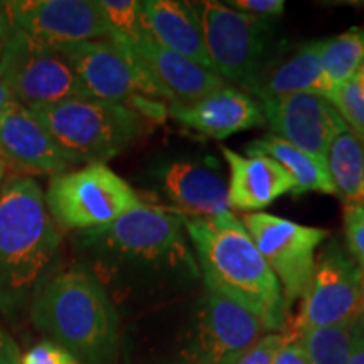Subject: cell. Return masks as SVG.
<instances>
[{
    "mask_svg": "<svg viewBox=\"0 0 364 364\" xmlns=\"http://www.w3.org/2000/svg\"><path fill=\"white\" fill-rule=\"evenodd\" d=\"M169 115L181 125L218 140L265 124L260 105L230 86L193 105H171Z\"/></svg>",
    "mask_w": 364,
    "mask_h": 364,
    "instance_id": "e0dca14e",
    "label": "cell"
},
{
    "mask_svg": "<svg viewBox=\"0 0 364 364\" xmlns=\"http://www.w3.org/2000/svg\"><path fill=\"white\" fill-rule=\"evenodd\" d=\"M6 171H7V164L4 161L2 157H0V188H2L4 184V177H6Z\"/></svg>",
    "mask_w": 364,
    "mask_h": 364,
    "instance_id": "8d00e7d4",
    "label": "cell"
},
{
    "mask_svg": "<svg viewBox=\"0 0 364 364\" xmlns=\"http://www.w3.org/2000/svg\"><path fill=\"white\" fill-rule=\"evenodd\" d=\"M0 83L14 102L29 110L65 100L91 98L56 46L12 26L0 54Z\"/></svg>",
    "mask_w": 364,
    "mask_h": 364,
    "instance_id": "52a82bcc",
    "label": "cell"
},
{
    "mask_svg": "<svg viewBox=\"0 0 364 364\" xmlns=\"http://www.w3.org/2000/svg\"><path fill=\"white\" fill-rule=\"evenodd\" d=\"M0 157L22 176L63 174L73 167L29 108L11 102L0 110Z\"/></svg>",
    "mask_w": 364,
    "mask_h": 364,
    "instance_id": "2e32d148",
    "label": "cell"
},
{
    "mask_svg": "<svg viewBox=\"0 0 364 364\" xmlns=\"http://www.w3.org/2000/svg\"><path fill=\"white\" fill-rule=\"evenodd\" d=\"M285 341L287 332H270L262 336L247 353L236 359L235 364H273Z\"/></svg>",
    "mask_w": 364,
    "mask_h": 364,
    "instance_id": "f1b7e54d",
    "label": "cell"
},
{
    "mask_svg": "<svg viewBox=\"0 0 364 364\" xmlns=\"http://www.w3.org/2000/svg\"><path fill=\"white\" fill-rule=\"evenodd\" d=\"M31 112L73 166L105 164L144 132V118L134 108L97 98L65 100Z\"/></svg>",
    "mask_w": 364,
    "mask_h": 364,
    "instance_id": "5b68a950",
    "label": "cell"
},
{
    "mask_svg": "<svg viewBox=\"0 0 364 364\" xmlns=\"http://www.w3.org/2000/svg\"><path fill=\"white\" fill-rule=\"evenodd\" d=\"M343 218L348 252L364 273V201L344 204Z\"/></svg>",
    "mask_w": 364,
    "mask_h": 364,
    "instance_id": "83f0119b",
    "label": "cell"
},
{
    "mask_svg": "<svg viewBox=\"0 0 364 364\" xmlns=\"http://www.w3.org/2000/svg\"><path fill=\"white\" fill-rule=\"evenodd\" d=\"M142 29L164 48L191 59L206 70L215 71L204 43L201 24L189 2H142Z\"/></svg>",
    "mask_w": 364,
    "mask_h": 364,
    "instance_id": "ffe728a7",
    "label": "cell"
},
{
    "mask_svg": "<svg viewBox=\"0 0 364 364\" xmlns=\"http://www.w3.org/2000/svg\"><path fill=\"white\" fill-rule=\"evenodd\" d=\"M208 290L255 314L267 331H282L287 307L280 282L233 213L213 218L182 216Z\"/></svg>",
    "mask_w": 364,
    "mask_h": 364,
    "instance_id": "7a4b0ae2",
    "label": "cell"
},
{
    "mask_svg": "<svg viewBox=\"0 0 364 364\" xmlns=\"http://www.w3.org/2000/svg\"><path fill=\"white\" fill-rule=\"evenodd\" d=\"M34 326L83 364H115L120 324L112 297L81 265L51 272L29 304Z\"/></svg>",
    "mask_w": 364,
    "mask_h": 364,
    "instance_id": "3957f363",
    "label": "cell"
},
{
    "mask_svg": "<svg viewBox=\"0 0 364 364\" xmlns=\"http://www.w3.org/2000/svg\"><path fill=\"white\" fill-rule=\"evenodd\" d=\"M262 112L273 135L326 161L327 149L344 120L329 100L314 93H294L265 98Z\"/></svg>",
    "mask_w": 364,
    "mask_h": 364,
    "instance_id": "5bb4252c",
    "label": "cell"
},
{
    "mask_svg": "<svg viewBox=\"0 0 364 364\" xmlns=\"http://www.w3.org/2000/svg\"><path fill=\"white\" fill-rule=\"evenodd\" d=\"M21 364H83L65 348L46 339L22 354Z\"/></svg>",
    "mask_w": 364,
    "mask_h": 364,
    "instance_id": "f546056e",
    "label": "cell"
},
{
    "mask_svg": "<svg viewBox=\"0 0 364 364\" xmlns=\"http://www.w3.org/2000/svg\"><path fill=\"white\" fill-rule=\"evenodd\" d=\"M161 188L181 216L213 218L230 213L226 181L208 162L169 164L161 172Z\"/></svg>",
    "mask_w": 364,
    "mask_h": 364,
    "instance_id": "d6986e66",
    "label": "cell"
},
{
    "mask_svg": "<svg viewBox=\"0 0 364 364\" xmlns=\"http://www.w3.org/2000/svg\"><path fill=\"white\" fill-rule=\"evenodd\" d=\"M265 331L248 309L208 290L198 307L189 364H235Z\"/></svg>",
    "mask_w": 364,
    "mask_h": 364,
    "instance_id": "7c38bea8",
    "label": "cell"
},
{
    "mask_svg": "<svg viewBox=\"0 0 364 364\" xmlns=\"http://www.w3.org/2000/svg\"><path fill=\"white\" fill-rule=\"evenodd\" d=\"M321 63L336 90L364 65V29L351 27L343 34L321 41Z\"/></svg>",
    "mask_w": 364,
    "mask_h": 364,
    "instance_id": "cb8c5ba5",
    "label": "cell"
},
{
    "mask_svg": "<svg viewBox=\"0 0 364 364\" xmlns=\"http://www.w3.org/2000/svg\"><path fill=\"white\" fill-rule=\"evenodd\" d=\"M115 41H130L142 33V2L136 0H98Z\"/></svg>",
    "mask_w": 364,
    "mask_h": 364,
    "instance_id": "4316f807",
    "label": "cell"
},
{
    "mask_svg": "<svg viewBox=\"0 0 364 364\" xmlns=\"http://www.w3.org/2000/svg\"><path fill=\"white\" fill-rule=\"evenodd\" d=\"M273 364H307V359L304 356L302 348H300L299 341L295 336L287 332V341L282 346V349L277 354L275 363Z\"/></svg>",
    "mask_w": 364,
    "mask_h": 364,
    "instance_id": "1f68e13d",
    "label": "cell"
},
{
    "mask_svg": "<svg viewBox=\"0 0 364 364\" xmlns=\"http://www.w3.org/2000/svg\"><path fill=\"white\" fill-rule=\"evenodd\" d=\"M115 43L127 49L130 56L156 80L171 105H193L228 86L218 73L164 48L144 31L134 39Z\"/></svg>",
    "mask_w": 364,
    "mask_h": 364,
    "instance_id": "9a60e30c",
    "label": "cell"
},
{
    "mask_svg": "<svg viewBox=\"0 0 364 364\" xmlns=\"http://www.w3.org/2000/svg\"><path fill=\"white\" fill-rule=\"evenodd\" d=\"M346 364H364V311L354 321L353 346Z\"/></svg>",
    "mask_w": 364,
    "mask_h": 364,
    "instance_id": "d6a6232c",
    "label": "cell"
},
{
    "mask_svg": "<svg viewBox=\"0 0 364 364\" xmlns=\"http://www.w3.org/2000/svg\"><path fill=\"white\" fill-rule=\"evenodd\" d=\"M11 102H14L12 97H11V93H9V91L6 90V86L0 83V110H2V108L6 107V105L11 103Z\"/></svg>",
    "mask_w": 364,
    "mask_h": 364,
    "instance_id": "d590c367",
    "label": "cell"
},
{
    "mask_svg": "<svg viewBox=\"0 0 364 364\" xmlns=\"http://www.w3.org/2000/svg\"><path fill=\"white\" fill-rule=\"evenodd\" d=\"M2 4L9 24L48 44L112 38L98 0H9Z\"/></svg>",
    "mask_w": 364,
    "mask_h": 364,
    "instance_id": "4fadbf2b",
    "label": "cell"
},
{
    "mask_svg": "<svg viewBox=\"0 0 364 364\" xmlns=\"http://www.w3.org/2000/svg\"><path fill=\"white\" fill-rule=\"evenodd\" d=\"M46 208L61 231H88L112 225L142 201L107 164H88L51 177Z\"/></svg>",
    "mask_w": 364,
    "mask_h": 364,
    "instance_id": "8992f818",
    "label": "cell"
},
{
    "mask_svg": "<svg viewBox=\"0 0 364 364\" xmlns=\"http://www.w3.org/2000/svg\"><path fill=\"white\" fill-rule=\"evenodd\" d=\"M9 31H11V24H9L6 11H4V4L0 2V54H2L4 44H6L7 41Z\"/></svg>",
    "mask_w": 364,
    "mask_h": 364,
    "instance_id": "e575fe53",
    "label": "cell"
},
{
    "mask_svg": "<svg viewBox=\"0 0 364 364\" xmlns=\"http://www.w3.org/2000/svg\"><path fill=\"white\" fill-rule=\"evenodd\" d=\"M230 167L228 201L230 209L245 213H262L287 193H292L294 181L279 162L262 152L241 156L235 150L221 147Z\"/></svg>",
    "mask_w": 364,
    "mask_h": 364,
    "instance_id": "ac0fdd59",
    "label": "cell"
},
{
    "mask_svg": "<svg viewBox=\"0 0 364 364\" xmlns=\"http://www.w3.org/2000/svg\"><path fill=\"white\" fill-rule=\"evenodd\" d=\"M61 230L46 208L39 182L11 176L0 188V312L12 316L31 304L53 272Z\"/></svg>",
    "mask_w": 364,
    "mask_h": 364,
    "instance_id": "277c9868",
    "label": "cell"
},
{
    "mask_svg": "<svg viewBox=\"0 0 364 364\" xmlns=\"http://www.w3.org/2000/svg\"><path fill=\"white\" fill-rule=\"evenodd\" d=\"M289 334L356 321L364 311V273L351 253L332 240L316 258L312 282Z\"/></svg>",
    "mask_w": 364,
    "mask_h": 364,
    "instance_id": "8fae6325",
    "label": "cell"
},
{
    "mask_svg": "<svg viewBox=\"0 0 364 364\" xmlns=\"http://www.w3.org/2000/svg\"><path fill=\"white\" fill-rule=\"evenodd\" d=\"M252 152L265 154L289 172L294 181V196H300L307 191L336 196V188L332 184L326 161L304 152L280 136L265 135L262 139L253 140L247 147V154Z\"/></svg>",
    "mask_w": 364,
    "mask_h": 364,
    "instance_id": "7402d4cb",
    "label": "cell"
},
{
    "mask_svg": "<svg viewBox=\"0 0 364 364\" xmlns=\"http://www.w3.org/2000/svg\"><path fill=\"white\" fill-rule=\"evenodd\" d=\"M326 164L344 204L364 201V139L344 124L332 136Z\"/></svg>",
    "mask_w": 364,
    "mask_h": 364,
    "instance_id": "603a6c76",
    "label": "cell"
},
{
    "mask_svg": "<svg viewBox=\"0 0 364 364\" xmlns=\"http://www.w3.org/2000/svg\"><path fill=\"white\" fill-rule=\"evenodd\" d=\"M241 223L280 282L289 311L295 300L306 297L316 268L317 248L327 240L329 231L263 211L245 215Z\"/></svg>",
    "mask_w": 364,
    "mask_h": 364,
    "instance_id": "30bf717a",
    "label": "cell"
},
{
    "mask_svg": "<svg viewBox=\"0 0 364 364\" xmlns=\"http://www.w3.org/2000/svg\"><path fill=\"white\" fill-rule=\"evenodd\" d=\"M331 103L344 124L364 139V65L348 83L336 90Z\"/></svg>",
    "mask_w": 364,
    "mask_h": 364,
    "instance_id": "484cf974",
    "label": "cell"
},
{
    "mask_svg": "<svg viewBox=\"0 0 364 364\" xmlns=\"http://www.w3.org/2000/svg\"><path fill=\"white\" fill-rule=\"evenodd\" d=\"M91 98L125 105L135 110L142 100H167L156 80L127 49L112 39L58 44Z\"/></svg>",
    "mask_w": 364,
    "mask_h": 364,
    "instance_id": "9c48e42d",
    "label": "cell"
},
{
    "mask_svg": "<svg viewBox=\"0 0 364 364\" xmlns=\"http://www.w3.org/2000/svg\"><path fill=\"white\" fill-rule=\"evenodd\" d=\"M260 100L294 93H314L332 100L336 86L321 63V41L299 46L284 61H270L250 90Z\"/></svg>",
    "mask_w": 364,
    "mask_h": 364,
    "instance_id": "44dd1931",
    "label": "cell"
},
{
    "mask_svg": "<svg viewBox=\"0 0 364 364\" xmlns=\"http://www.w3.org/2000/svg\"><path fill=\"white\" fill-rule=\"evenodd\" d=\"M21 358L22 354L19 351V346L0 326V364H21Z\"/></svg>",
    "mask_w": 364,
    "mask_h": 364,
    "instance_id": "836d02e7",
    "label": "cell"
},
{
    "mask_svg": "<svg viewBox=\"0 0 364 364\" xmlns=\"http://www.w3.org/2000/svg\"><path fill=\"white\" fill-rule=\"evenodd\" d=\"M201 24L213 68L223 80L252 90L268 61L270 26L262 17L235 11L223 2L191 4Z\"/></svg>",
    "mask_w": 364,
    "mask_h": 364,
    "instance_id": "ba28073f",
    "label": "cell"
},
{
    "mask_svg": "<svg viewBox=\"0 0 364 364\" xmlns=\"http://www.w3.org/2000/svg\"><path fill=\"white\" fill-rule=\"evenodd\" d=\"M353 329L354 321L307 329L295 338L302 348L307 364H346L351 353Z\"/></svg>",
    "mask_w": 364,
    "mask_h": 364,
    "instance_id": "d4e9b609",
    "label": "cell"
},
{
    "mask_svg": "<svg viewBox=\"0 0 364 364\" xmlns=\"http://www.w3.org/2000/svg\"><path fill=\"white\" fill-rule=\"evenodd\" d=\"M78 265L117 297L196 282L199 267L182 216L140 204L112 225L73 236Z\"/></svg>",
    "mask_w": 364,
    "mask_h": 364,
    "instance_id": "6da1fadb",
    "label": "cell"
},
{
    "mask_svg": "<svg viewBox=\"0 0 364 364\" xmlns=\"http://www.w3.org/2000/svg\"><path fill=\"white\" fill-rule=\"evenodd\" d=\"M226 6L255 17L280 16L285 11L284 0H231Z\"/></svg>",
    "mask_w": 364,
    "mask_h": 364,
    "instance_id": "4dcf8cb0",
    "label": "cell"
}]
</instances>
